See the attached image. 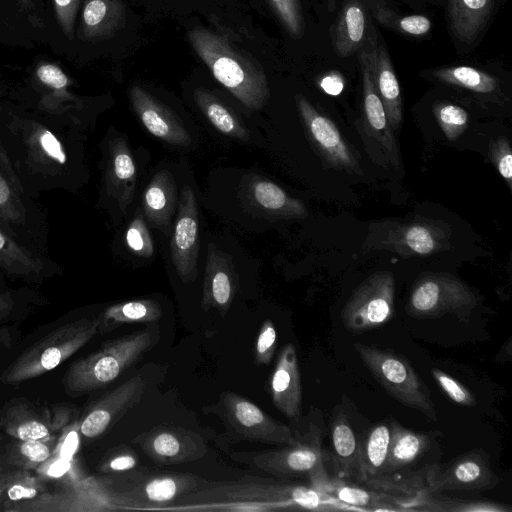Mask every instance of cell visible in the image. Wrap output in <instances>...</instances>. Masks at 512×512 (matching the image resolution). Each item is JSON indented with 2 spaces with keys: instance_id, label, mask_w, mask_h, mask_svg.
<instances>
[{
  "instance_id": "6da1fadb",
  "label": "cell",
  "mask_w": 512,
  "mask_h": 512,
  "mask_svg": "<svg viewBox=\"0 0 512 512\" xmlns=\"http://www.w3.org/2000/svg\"><path fill=\"white\" fill-rule=\"evenodd\" d=\"M189 41L213 76L244 106L262 108L269 98V88L262 69L227 39L205 28L189 32Z\"/></svg>"
},
{
  "instance_id": "7a4b0ae2",
  "label": "cell",
  "mask_w": 512,
  "mask_h": 512,
  "mask_svg": "<svg viewBox=\"0 0 512 512\" xmlns=\"http://www.w3.org/2000/svg\"><path fill=\"white\" fill-rule=\"evenodd\" d=\"M154 345V334L145 329L106 342L94 353L74 361L63 375L70 396L105 387L140 360Z\"/></svg>"
},
{
  "instance_id": "3957f363",
  "label": "cell",
  "mask_w": 512,
  "mask_h": 512,
  "mask_svg": "<svg viewBox=\"0 0 512 512\" xmlns=\"http://www.w3.org/2000/svg\"><path fill=\"white\" fill-rule=\"evenodd\" d=\"M184 496L189 504L245 501L270 503L278 510L329 511L340 508L329 494L311 485L287 484L253 477L222 483Z\"/></svg>"
},
{
  "instance_id": "277c9868",
  "label": "cell",
  "mask_w": 512,
  "mask_h": 512,
  "mask_svg": "<svg viewBox=\"0 0 512 512\" xmlns=\"http://www.w3.org/2000/svg\"><path fill=\"white\" fill-rule=\"evenodd\" d=\"M97 318H82L54 329L26 348L0 374V382L18 385L58 367L97 333Z\"/></svg>"
},
{
  "instance_id": "5b68a950",
  "label": "cell",
  "mask_w": 512,
  "mask_h": 512,
  "mask_svg": "<svg viewBox=\"0 0 512 512\" xmlns=\"http://www.w3.org/2000/svg\"><path fill=\"white\" fill-rule=\"evenodd\" d=\"M321 440V431L312 425L294 444L274 450L234 453L232 457L279 478L307 477L311 486L322 490L329 477Z\"/></svg>"
},
{
  "instance_id": "8992f818",
  "label": "cell",
  "mask_w": 512,
  "mask_h": 512,
  "mask_svg": "<svg viewBox=\"0 0 512 512\" xmlns=\"http://www.w3.org/2000/svg\"><path fill=\"white\" fill-rule=\"evenodd\" d=\"M357 354L373 377L399 402L437 420L430 390L407 359L385 349L355 343Z\"/></svg>"
},
{
  "instance_id": "52a82bcc",
  "label": "cell",
  "mask_w": 512,
  "mask_h": 512,
  "mask_svg": "<svg viewBox=\"0 0 512 512\" xmlns=\"http://www.w3.org/2000/svg\"><path fill=\"white\" fill-rule=\"evenodd\" d=\"M478 303V296L460 279L446 273H428L415 282L406 311L417 318L454 315L466 321Z\"/></svg>"
},
{
  "instance_id": "ba28073f",
  "label": "cell",
  "mask_w": 512,
  "mask_h": 512,
  "mask_svg": "<svg viewBox=\"0 0 512 512\" xmlns=\"http://www.w3.org/2000/svg\"><path fill=\"white\" fill-rule=\"evenodd\" d=\"M211 410L219 415L228 430L238 438L267 444L290 445L297 442V436L287 425L273 419L260 407L234 392H224Z\"/></svg>"
},
{
  "instance_id": "9c48e42d",
  "label": "cell",
  "mask_w": 512,
  "mask_h": 512,
  "mask_svg": "<svg viewBox=\"0 0 512 512\" xmlns=\"http://www.w3.org/2000/svg\"><path fill=\"white\" fill-rule=\"evenodd\" d=\"M395 280L391 272L378 271L353 292L341 311L344 327L363 332L386 323L394 313Z\"/></svg>"
},
{
  "instance_id": "30bf717a",
  "label": "cell",
  "mask_w": 512,
  "mask_h": 512,
  "mask_svg": "<svg viewBox=\"0 0 512 512\" xmlns=\"http://www.w3.org/2000/svg\"><path fill=\"white\" fill-rule=\"evenodd\" d=\"M113 493L99 479L85 477L67 486L64 492L44 494L36 499L10 506L7 511H115Z\"/></svg>"
},
{
  "instance_id": "8fae6325",
  "label": "cell",
  "mask_w": 512,
  "mask_h": 512,
  "mask_svg": "<svg viewBox=\"0 0 512 512\" xmlns=\"http://www.w3.org/2000/svg\"><path fill=\"white\" fill-rule=\"evenodd\" d=\"M69 419L66 408L39 411L28 400L16 398L0 410V430L12 439H45L61 432Z\"/></svg>"
},
{
  "instance_id": "7c38bea8",
  "label": "cell",
  "mask_w": 512,
  "mask_h": 512,
  "mask_svg": "<svg viewBox=\"0 0 512 512\" xmlns=\"http://www.w3.org/2000/svg\"><path fill=\"white\" fill-rule=\"evenodd\" d=\"M133 442L155 463L175 465L193 462L207 451L199 434L182 427L159 425L138 435Z\"/></svg>"
},
{
  "instance_id": "4fadbf2b",
  "label": "cell",
  "mask_w": 512,
  "mask_h": 512,
  "mask_svg": "<svg viewBox=\"0 0 512 512\" xmlns=\"http://www.w3.org/2000/svg\"><path fill=\"white\" fill-rule=\"evenodd\" d=\"M307 134L323 159L333 168L362 174L360 163L334 122L318 112L302 95L295 97Z\"/></svg>"
},
{
  "instance_id": "5bb4252c",
  "label": "cell",
  "mask_w": 512,
  "mask_h": 512,
  "mask_svg": "<svg viewBox=\"0 0 512 512\" xmlns=\"http://www.w3.org/2000/svg\"><path fill=\"white\" fill-rule=\"evenodd\" d=\"M145 387L143 377L135 375L97 399L79 421L80 434L93 439L106 433L129 409L140 402Z\"/></svg>"
},
{
  "instance_id": "9a60e30c",
  "label": "cell",
  "mask_w": 512,
  "mask_h": 512,
  "mask_svg": "<svg viewBox=\"0 0 512 512\" xmlns=\"http://www.w3.org/2000/svg\"><path fill=\"white\" fill-rule=\"evenodd\" d=\"M450 239V228L433 220H416L385 227L377 244L403 256H427L444 250Z\"/></svg>"
},
{
  "instance_id": "2e32d148",
  "label": "cell",
  "mask_w": 512,
  "mask_h": 512,
  "mask_svg": "<svg viewBox=\"0 0 512 512\" xmlns=\"http://www.w3.org/2000/svg\"><path fill=\"white\" fill-rule=\"evenodd\" d=\"M359 62L363 84V117L364 128L368 140L384 160V165L398 168L400 154L393 131L389 125L383 103L376 91L371 68L364 46L359 54Z\"/></svg>"
},
{
  "instance_id": "e0dca14e",
  "label": "cell",
  "mask_w": 512,
  "mask_h": 512,
  "mask_svg": "<svg viewBox=\"0 0 512 512\" xmlns=\"http://www.w3.org/2000/svg\"><path fill=\"white\" fill-rule=\"evenodd\" d=\"M171 258L176 272L184 282H191L197 276L199 253L198 210L193 190L182 189L178 213L171 238Z\"/></svg>"
},
{
  "instance_id": "ac0fdd59",
  "label": "cell",
  "mask_w": 512,
  "mask_h": 512,
  "mask_svg": "<svg viewBox=\"0 0 512 512\" xmlns=\"http://www.w3.org/2000/svg\"><path fill=\"white\" fill-rule=\"evenodd\" d=\"M499 481L485 451L473 449L455 458L443 468L437 466L432 491H481L495 487Z\"/></svg>"
},
{
  "instance_id": "d6986e66",
  "label": "cell",
  "mask_w": 512,
  "mask_h": 512,
  "mask_svg": "<svg viewBox=\"0 0 512 512\" xmlns=\"http://www.w3.org/2000/svg\"><path fill=\"white\" fill-rule=\"evenodd\" d=\"M200 482L201 479L190 474L158 475L117 496L113 494V501L117 510L147 509L190 493Z\"/></svg>"
},
{
  "instance_id": "ffe728a7",
  "label": "cell",
  "mask_w": 512,
  "mask_h": 512,
  "mask_svg": "<svg viewBox=\"0 0 512 512\" xmlns=\"http://www.w3.org/2000/svg\"><path fill=\"white\" fill-rule=\"evenodd\" d=\"M132 107L146 130L155 137L177 146H187L191 137L178 117L149 92L138 85L130 88Z\"/></svg>"
},
{
  "instance_id": "44dd1931",
  "label": "cell",
  "mask_w": 512,
  "mask_h": 512,
  "mask_svg": "<svg viewBox=\"0 0 512 512\" xmlns=\"http://www.w3.org/2000/svg\"><path fill=\"white\" fill-rule=\"evenodd\" d=\"M237 288L238 278L230 256L209 244L202 308L206 311L214 308L224 317L230 309Z\"/></svg>"
},
{
  "instance_id": "7402d4cb",
  "label": "cell",
  "mask_w": 512,
  "mask_h": 512,
  "mask_svg": "<svg viewBox=\"0 0 512 512\" xmlns=\"http://www.w3.org/2000/svg\"><path fill=\"white\" fill-rule=\"evenodd\" d=\"M369 60L376 91L383 103L392 131H397L402 122V97L398 79L391 60L383 45L378 46L373 33L363 45Z\"/></svg>"
},
{
  "instance_id": "603a6c76",
  "label": "cell",
  "mask_w": 512,
  "mask_h": 512,
  "mask_svg": "<svg viewBox=\"0 0 512 512\" xmlns=\"http://www.w3.org/2000/svg\"><path fill=\"white\" fill-rule=\"evenodd\" d=\"M270 395L274 406L289 419L301 414L302 387L298 359L293 344L280 351L270 380Z\"/></svg>"
},
{
  "instance_id": "cb8c5ba5",
  "label": "cell",
  "mask_w": 512,
  "mask_h": 512,
  "mask_svg": "<svg viewBox=\"0 0 512 512\" xmlns=\"http://www.w3.org/2000/svg\"><path fill=\"white\" fill-rule=\"evenodd\" d=\"M246 200L261 212L284 218H303L307 209L302 202L290 197L278 185L261 177L247 181Z\"/></svg>"
},
{
  "instance_id": "d4e9b609",
  "label": "cell",
  "mask_w": 512,
  "mask_h": 512,
  "mask_svg": "<svg viewBox=\"0 0 512 512\" xmlns=\"http://www.w3.org/2000/svg\"><path fill=\"white\" fill-rule=\"evenodd\" d=\"M437 466L428 465L405 476L382 475L366 480L364 484L395 497L401 502L403 510H408L415 500L433 493L432 482Z\"/></svg>"
},
{
  "instance_id": "484cf974",
  "label": "cell",
  "mask_w": 512,
  "mask_h": 512,
  "mask_svg": "<svg viewBox=\"0 0 512 512\" xmlns=\"http://www.w3.org/2000/svg\"><path fill=\"white\" fill-rule=\"evenodd\" d=\"M176 198L175 181L167 170L154 175L143 195L145 217L153 226L165 233H169Z\"/></svg>"
},
{
  "instance_id": "4316f807",
  "label": "cell",
  "mask_w": 512,
  "mask_h": 512,
  "mask_svg": "<svg viewBox=\"0 0 512 512\" xmlns=\"http://www.w3.org/2000/svg\"><path fill=\"white\" fill-rule=\"evenodd\" d=\"M333 462L342 477L363 482L361 466V443L343 414H338L332 423Z\"/></svg>"
},
{
  "instance_id": "83f0119b",
  "label": "cell",
  "mask_w": 512,
  "mask_h": 512,
  "mask_svg": "<svg viewBox=\"0 0 512 512\" xmlns=\"http://www.w3.org/2000/svg\"><path fill=\"white\" fill-rule=\"evenodd\" d=\"M58 436L37 440L13 439L0 447V473L34 471L46 460L56 446Z\"/></svg>"
},
{
  "instance_id": "f1b7e54d",
  "label": "cell",
  "mask_w": 512,
  "mask_h": 512,
  "mask_svg": "<svg viewBox=\"0 0 512 512\" xmlns=\"http://www.w3.org/2000/svg\"><path fill=\"white\" fill-rule=\"evenodd\" d=\"M431 436L391 423V439L382 475L393 474L416 461L430 447Z\"/></svg>"
},
{
  "instance_id": "f546056e",
  "label": "cell",
  "mask_w": 512,
  "mask_h": 512,
  "mask_svg": "<svg viewBox=\"0 0 512 512\" xmlns=\"http://www.w3.org/2000/svg\"><path fill=\"white\" fill-rule=\"evenodd\" d=\"M494 0H449L448 18L454 35L462 42L475 41L493 9Z\"/></svg>"
},
{
  "instance_id": "4dcf8cb0",
  "label": "cell",
  "mask_w": 512,
  "mask_h": 512,
  "mask_svg": "<svg viewBox=\"0 0 512 512\" xmlns=\"http://www.w3.org/2000/svg\"><path fill=\"white\" fill-rule=\"evenodd\" d=\"M368 22L361 2L351 0L342 8L337 21L334 47L342 57L360 50L368 39Z\"/></svg>"
},
{
  "instance_id": "1f68e13d",
  "label": "cell",
  "mask_w": 512,
  "mask_h": 512,
  "mask_svg": "<svg viewBox=\"0 0 512 512\" xmlns=\"http://www.w3.org/2000/svg\"><path fill=\"white\" fill-rule=\"evenodd\" d=\"M161 315L159 303L151 299L117 303L108 307L98 317V333L110 332L123 324L155 322Z\"/></svg>"
},
{
  "instance_id": "d6a6232c",
  "label": "cell",
  "mask_w": 512,
  "mask_h": 512,
  "mask_svg": "<svg viewBox=\"0 0 512 512\" xmlns=\"http://www.w3.org/2000/svg\"><path fill=\"white\" fill-rule=\"evenodd\" d=\"M322 490L333 496L338 502L354 507L374 510H403L402 504L398 499L370 487L361 488L341 480L329 479Z\"/></svg>"
},
{
  "instance_id": "836d02e7",
  "label": "cell",
  "mask_w": 512,
  "mask_h": 512,
  "mask_svg": "<svg viewBox=\"0 0 512 512\" xmlns=\"http://www.w3.org/2000/svg\"><path fill=\"white\" fill-rule=\"evenodd\" d=\"M408 510L431 512H510L511 508L494 501L461 499L435 492L418 498L409 506Z\"/></svg>"
},
{
  "instance_id": "e575fe53",
  "label": "cell",
  "mask_w": 512,
  "mask_h": 512,
  "mask_svg": "<svg viewBox=\"0 0 512 512\" xmlns=\"http://www.w3.org/2000/svg\"><path fill=\"white\" fill-rule=\"evenodd\" d=\"M194 99L205 117L219 132L241 140L248 139V130L238 117L212 93L196 89Z\"/></svg>"
},
{
  "instance_id": "d590c367",
  "label": "cell",
  "mask_w": 512,
  "mask_h": 512,
  "mask_svg": "<svg viewBox=\"0 0 512 512\" xmlns=\"http://www.w3.org/2000/svg\"><path fill=\"white\" fill-rule=\"evenodd\" d=\"M391 424L380 423L372 427L361 443L363 483L382 474L390 445Z\"/></svg>"
},
{
  "instance_id": "8d00e7d4",
  "label": "cell",
  "mask_w": 512,
  "mask_h": 512,
  "mask_svg": "<svg viewBox=\"0 0 512 512\" xmlns=\"http://www.w3.org/2000/svg\"><path fill=\"white\" fill-rule=\"evenodd\" d=\"M110 174L114 192L125 210L134 195L136 168L129 147L124 140L118 139L113 147Z\"/></svg>"
},
{
  "instance_id": "74e56055",
  "label": "cell",
  "mask_w": 512,
  "mask_h": 512,
  "mask_svg": "<svg viewBox=\"0 0 512 512\" xmlns=\"http://www.w3.org/2000/svg\"><path fill=\"white\" fill-rule=\"evenodd\" d=\"M85 25L94 33H114L125 23L121 0H89L83 11Z\"/></svg>"
},
{
  "instance_id": "f35d334b",
  "label": "cell",
  "mask_w": 512,
  "mask_h": 512,
  "mask_svg": "<svg viewBox=\"0 0 512 512\" xmlns=\"http://www.w3.org/2000/svg\"><path fill=\"white\" fill-rule=\"evenodd\" d=\"M442 82L461 87L477 94L496 95L500 92L498 80L469 66L442 68L433 72Z\"/></svg>"
},
{
  "instance_id": "ab89813d",
  "label": "cell",
  "mask_w": 512,
  "mask_h": 512,
  "mask_svg": "<svg viewBox=\"0 0 512 512\" xmlns=\"http://www.w3.org/2000/svg\"><path fill=\"white\" fill-rule=\"evenodd\" d=\"M32 471L7 472L2 504L6 511L10 506L36 499L46 494L44 480Z\"/></svg>"
},
{
  "instance_id": "60d3db41",
  "label": "cell",
  "mask_w": 512,
  "mask_h": 512,
  "mask_svg": "<svg viewBox=\"0 0 512 512\" xmlns=\"http://www.w3.org/2000/svg\"><path fill=\"white\" fill-rule=\"evenodd\" d=\"M34 471L44 481L62 480L67 486L74 485L85 478L78 470L74 459L68 460L53 452Z\"/></svg>"
},
{
  "instance_id": "b9f144b4",
  "label": "cell",
  "mask_w": 512,
  "mask_h": 512,
  "mask_svg": "<svg viewBox=\"0 0 512 512\" xmlns=\"http://www.w3.org/2000/svg\"><path fill=\"white\" fill-rule=\"evenodd\" d=\"M434 114L444 135L456 140L467 128L468 114L460 106L443 103L434 107Z\"/></svg>"
},
{
  "instance_id": "7bdbcfd3",
  "label": "cell",
  "mask_w": 512,
  "mask_h": 512,
  "mask_svg": "<svg viewBox=\"0 0 512 512\" xmlns=\"http://www.w3.org/2000/svg\"><path fill=\"white\" fill-rule=\"evenodd\" d=\"M128 247L138 256L149 258L154 252L152 238L144 222L143 215L136 213L126 231Z\"/></svg>"
},
{
  "instance_id": "ee69618b",
  "label": "cell",
  "mask_w": 512,
  "mask_h": 512,
  "mask_svg": "<svg viewBox=\"0 0 512 512\" xmlns=\"http://www.w3.org/2000/svg\"><path fill=\"white\" fill-rule=\"evenodd\" d=\"M280 21L294 38L303 33V18L298 0H268Z\"/></svg>"
},
{
  "instance_id": "f6af8a7d",
  "label": "cell",
  "mask_w": 512,
  "mask_h": 512,
  "mask_svg": "<svg viewBox=\"0 0 512 512\" xmlns=\"http://www.w3.org/2000/svg\"><path fill=\"white\" fill-rule=\"evenodd\" d=\"M277 332L274 323L270 319H266L259 330L255 350L254 359L258 365H268L271 363L276 350Z\"/></svg>"
},
{
  "instance_id": "bcb514c9",
  "label": "cell",
  "mask_w": 512,
  "mask_h": 512,
  "mask_svg": "<svg viewBox=\"0 0 512 512\" xmlns=\"http://www.w3.org/2000/svg\"><path fill=\"white\" fill-rule=\"evenodd\" d=\"M431 373L439 387L452 401L463 406L476 404L473 394L455 378L439 369H432Z\"/></svg>"
},
{
  "instance_id": "7dc6e473",
  "label": "cell",
  "mask_w": 512,
  "mask_h": 512,
  "mask_svg": "<svg viewBox=\"0 0 512 512\" xmlns=\"http://www.w3.org/2000/svg\"><path fill=\"white\" fill-rule=\"evenodd\" d=\"M490 157L499 174L512 188V152L508 140L499 137L490 145Z\"/></svg>"
},
{
  "instance_id": "c3c4849f",
  "label": "cell",
  "mask_w": 512,
  "mask_h": 512,
  "mask_svg": "<svg viewBox=\"0 0 512 512\" xmlns=\"http://www.w3.org/2000/svg\"><path fill=\"white\" fill-rule=\"evenodd\" d=\"M138 463L137 454L129 447L116 448L104 457L99 465L103 473L123 472L133 469Z\"/></svg>"
},
{
  "instance_id": "681fc988",
  "label": "cell",
  "mask_w": 512,
  "mask_h": 512,
  "mask_svg": "<svg viewBox=\"0 0 512 512\" xmlns=\"http://www.w3.org/2000/svg\"><path fill=\"white\" fill-rule=\"evenodd\" d=\"M80 440V423L75 420L73 423L68 424L61 431L53 453L68 459L73 460Z\"/></svg>"
},
{
  "instance_id": "f907efd6",
  "label": "cell",
  "mask_w": 512,
  "mask_h": 512,
  "mask_svg": "<svg viewBox=\"0 0 512 512\" xmlns=\"http://www.w3.org/2000/svg\"><path fill=\"white\" fill-rule=\"evenodd\" d=\"M399 28L407 34L420 36L428 33L432 27L429 18L424 15H409L401 18Z\"/></svg>"
},
{
  "instance_id": "816d5d0a",
  "label": "cell",
  "mask_w": 512,
  "mask_h": 512,
  "mask_svg": "<svg viewBox=\"0 0 512 512\" xmlns=\"http://www.w3.org/2000/svg\"><path fill=\"white\" fill-rule=\"evenodd\" d=\"M37 75L43 83L56 89L64 88L68 82L66 75L57 66L51 64L40 66Z\"/></svg>"
},
{
  "instance_id": "f5cc1de1",
  "label": "cell",
  "mask_w": 512,
  "mask_h": 512,
  "mask_svg": "<svg viewBox=\"0 0 512 512\" xmlns=\"http://www.w3.org/2000/svg\"><path fill=\"white\" fill-rule=\"evenodd\" d=\"M40 143L43 150L53 159L59 163L64 164L66 156L62 150L61 144L58 139L49 131L42 133L40 137Z\"/></svg>"
},
{
  "instance_id": "db71d44e",
  "label": "cell",
  "mask_w": 512,
  "mask_h": 512,
  "mask_svg": "<svg viewBox=\"0 0 512 512\" xmlns=\"http://www.w3.org/2000/svg\"><path fill=\"white\" fill-rule=\"evenodd\" d=\"M321 89L332 96L339 95L344 89V79L338 72H330L319 82Z\"/></svg>"
},
{
  "instance_id": "11a10c76",
  "label": "cell",
  "mask_w": 512,
  "mask_h": 512,
  "mask_svg": "<svg viewBox=\"0 0 512 512\" xmlns=\"http://www.w3.org/2000/svg\"><path fill=\"white\" fill-rule=\"evenodd\" d=\"M15 315V302L11 297L0 296V323L10 321Z\"/></svg>"
},
{
  "instance_id": "9f6ffc18",
  "label": "cell",
  "mask_w": 512,
  "mask_h": 512,
  "mask_svg": "<svg viewBox=\"0 0 512 512\" xmlns=\"http://www.w3.org/2000/svg\"><path fill=\"white\" fill-rule=\"evenodd\" d=\"M61 15H70L73 12L75 0H54Z\"/></svg>"
},
{
  "instance_id": "6f0895ef",
  "label": "cell",
  "mask_w": 512,
  "mask_h": 512,
  "mask_svg": "<svg viewBox=\"0 0 512 512\" xmlns=\"http://www.w3.org/2000/svg\"><path fill=\"white\" fill-rule=\"evenodd\" d=\"M12 343V335L10 330L6 328H0V349L10 348Z\"/></svg>"
},
{
  "instance_id": "680465c9",
  "label": "cell",
  "mask_w": 512,
  "mask_h": 512,
  "mask_svg": "<svg viewBox=\"0 0 512 512\" xmlns=\"http://www.w3.org/2000/svg\"><path fill=\"white\" fill-rule=\"evenodd\" d=\"M10 195V190L4 179L0 176V205L7 202Z\"/></svg>"
},
{
  "instance_id": "91938a15",
  "label": "cell",
  "mask_w": 512,
  "mask_h": 512,
  "mask_svg": "<svg viewBox=\"0 0 512 512\" xmlns=\"http://www.w3.org/2000/svg\"><path fill=\"white\" fill-rule=\"evenodd\" d=\"M5 473H0V503L3 501L4 490H5Z\"/></svg>"
},
{
  "instance_id": "94428289",
  "label": "cell",
  "mask_w": 512,
  "mask_h": 512,
  "mask_svg": "<svg viewBox=\"0 0 512 512\" xmlns=\"http://www.w3.org/2000/svg\"><path fill=\"white\" fill-rule=\"evenodd\" d=\"M6 240L4 236L0 233V249H2L5 246Z\"/></svg>"
},
{
  "instance_id": "6125c7cd",
  "label": "cell",
  "mask_w": 512,
  "mask_h": 512,
  "mask_svg": "<svg viewBox=\"0 0 512 512\" xmlns=\"http://www.w3.org/2000/svg\"><path fill=\"white\" fill-rule=\"evenodd\" d=\"M1 431V430H0ZM0 447H1V434H0Z\"/></svg>"
}]
</instances>
